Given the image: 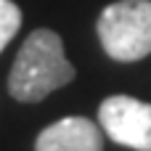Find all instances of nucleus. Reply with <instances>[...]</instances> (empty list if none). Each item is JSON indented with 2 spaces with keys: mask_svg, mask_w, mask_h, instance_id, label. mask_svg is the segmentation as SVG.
Masks as SVG:
<instances>
[{
  "mask_svg": "<svg viewBox=\"0 0 151 151\" xmlns=\"http://www.w3.org/2000/svg\"><path fill=\"white\" fill-rule=\"evenodd\" d=\"M74 80V66L64 56V42L53 29H35L8 74V93L21 104H37Z\"/></svg>",
  "mask_w": 151,
  "mask_h": 151,
  "instance_id": "nucleus-1",
  "label": "nucleus"
},
{
  "mask_svg": "<svg viewBox=\"0 0 151 151\" xmlns=\"http://www.w3.org/2000/svg\"><path fill=\"white\" fill-rule=\"evenodd\" d=\"M98 40L109 58L133 64L151 53V0H117L98 16Z\"/></svg>",
  "mask_w": 151,
  "mask_h": 151,
  "instance_id": "nucleus-2",
  "label": "nucleus"
},
{
  "mask_svg": "<svg viewBox=\"0 0 151 151\" xmlns=\"http://www.w3.org/2000/svg\"><path fill=\"white\" fill-rule=\"evenodd\" d=\"M101 130L119 146L151 151V104L133 96H109L98 106Z\"/></svg>",
  "mask_w": 151,
  "mask_h": 151,
  "instance_id": "nucleus-3",
  "label": "nucleus"
},
{
  "mask_svg": "<svg viewBox=\"0 0 151 151\" xmlns=\"http://www.w3.org/2000/svg\"><path fill=\"white\" fill-rule=\"evenodd\" d=\"M35 151H104V130L88 117H64L37 135Z\"/></svg>",
  "mask_w": 151,
  "mask_h": 151,
  "instance_id": "nucleus-4",
  "label": "nucleus"
},
{
  "mask_svg": "<svg viewBox=\"0 0 151 151\" xmlns=\"http://www.w3.org/2000/svg\"><path fill=\"white\" fill-rule=\"evenodd\" d=\"M21 29V8L13 0H0V53Z\"/></svg>",
  "mask_w": 151,
  "mask_h": 151,
  "instance_id": "nucleus-5",
  "label": "nucleus"
}]
</instances>
